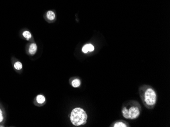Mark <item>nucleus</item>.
<instances>
[{
    "mask_svg": "<svg viewBox=\"0 0 170 127\" xmlns=\"http://www.w3.org/2000/svg\"><path fill=\"white\" fill-rule=\"evenodd\" d=\"M81 82L79 79H74L71 82V84L73 87L78 88L80 85Z\"/></svg>",
    "mask_w": 170,
    "mask_h": 127,
    "instance_id": "8",
    "label": "nucleus"
},
{
    "mask_svg": "<svg viewBox=\"0 0 170 127\" xmlns=\"http://www.w3.org/2000/svg\"><path fill=\"white\" fill-rule=\"evenodd\" d=\"M94 50V47L92 44H87L83 46L82 51L84 53H87L88 52H93Z\"/></svg>",
    "mask_w": 170,
    "mask_h": 127,
    "instance_id": "5",
    "label": "nucleus"
},
{
    "mask_svg": "<svg viewBox=\"0 0 170 127\" xmlns=\"http://www.w3.org/2000/svg\"><path fill=\"white\" fill-rule=\"evenodd\" d=\"M46 17L49 20H54L55 18V13L52 11H48L46 13Z\"/></svg>",
    "mask_w": 170,
    "mask_h": 127,
    "instance_id": "7",
    "label": "nucleus"
},
{
    "mask_svg": "<svg viewBox=\"0 0 170 127\" xmlns=\"http://www.w3.org/2000/svg\"><path fill=\"white\" fill-rule=\"evenodd\" d=\"M3 120V115H2V112L1 110L0 109V123Z\"/></svg>",
    "mask_w": 170,
    "mask_h": 127,
    "instance_id": "12",
    "label": "nucleus"
},
{
    "mask_svg": "<svg viewBox=\"0 0 170 127\" xmlns=\"http://www.w3.org/2000/svg\"><path fill=\"white\" fill-rule=\"evenodd\" d=\"M141 112V105L136 100H128L122 105L121 113L122 116L126 119H136L140 117Z\"/></svg>",
    "mask_w": 170,
    "mask_h": 127,
    "instance_id": "2",
    "label": "nucleus"
},
{
    "mask_svg": "<svg viewBox=\"0 0 170 127\" xmlns=\"http://www.w3.org/2000/svg\"><path fill=\"white\" fill-rule=\"evenodd\" d=\"M23 35L28 40H30L31 38V37H32V36H31V33L29 32V31H24L23 34Z\"/></svg>",
    "mask_w": 170,
    "mask_h": 127,
    "instance_id": "10",
    "label": "nucleus"
},
{
    "mask_svg": "<svg viewBox=\"0 0 170 127\" xmlns=\"http://www.w3.org/2000/svg\"><path fill=\"white\" fill-rule=\"evenodd\" d=\"M14 67L15 69L17 70H20L22 68L23 65L20 62H16L14 64Z\"/></svg>",
    "mask_w": 170,
    "mask_h": 127,
    "instance_id": "11",
    "label": "nucleus"
},
{
    "mask_svg": "<svg viewBox=\"0 0 170 127\" xmlns=\"http://www.w3.org/2000/svg\"><path fill=\"white\" fill-rule=\"evenodd\" d=\"M88 116L86 111L80 107L73 109L70 115V120L75 126L84 125L87 123Z\"/></svg>",
    "mask_w": 170,
    "mask_h": 127,
    "instance_id": "3",
    "label": "nucleus"
},
{
    "mask_svg": "<svg viewBox=\"0 0 170 127\" xmlns=\"http://www.w3.org/2000/svg\"><path fill=\"white\" fill-rule=\"evenodd\" d=\"M110 127H130L129 124L123 119H119L113 122L110 126Z\"/></svg>",
    "mask_w": 170,
    "mask_h": 127,
    "instance_id": "4",
    "label": "nucleus"
},
{
    "mask_svg": "<svg viewBox=\"0 0 170 127\" xmlns=\"http://www.w3.org/2000/svg\"><path fill=\"white\" fill-rule=\"evenodd\" d=\"M37 50V46L35 44H32L29 48V53L31 55H34L36 53Z\"/></svg>",
    "mask_w": 170,
    "mask_h": 127,
    "instance_id": "6",
    "label": "nucleus"
},
{
    "mask_svg": "<svg viewBox=\"0 0 170 127\" xmlns=\"http://www.w3.org/2000/svg\"><path fill=\"white\" fill-rule=\"evenodd\" d=\"M142 102L148 109H152L155 107L157 101V94L155 89L150 85H143L138 88Z\"/></svg>",
    "mask_w": 170,
    "mask_h": 127,
    "instance_id": "1",
    "label": "nucleus"
},
{
    "mask_svg": "<svg viewBox=\"0 0 170 127\" xmlns=\"http://www.w3.org/2000/svg\"><path fill=\"white\" fill-rule=\"evenodd\" d=\"M36 100L40 104H42L45 102V98L44 97L43 95H38L36 97Z\"/></svg>",
    "mask_w": 170,
    "mask_h": 127,
    "instance_id": "9",
    "label": "nucleus"
}]
</instances>
